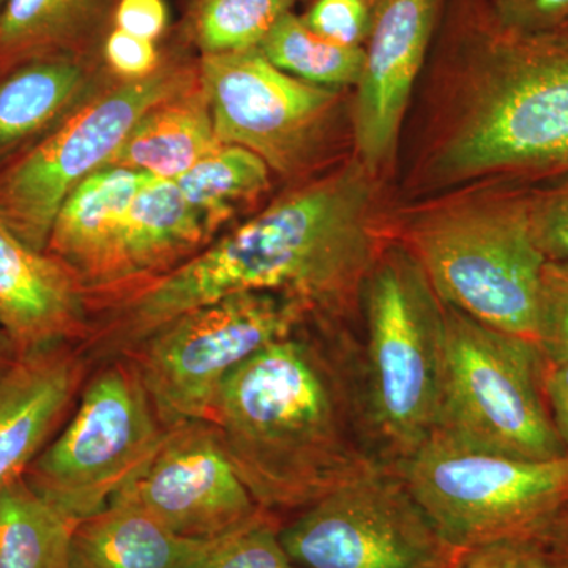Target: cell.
Returning a JSON list of instances; mask_svg holds the SVG:
<instances>
[{
	"mask_svg": "<svg viewBox=\"0 0 568 568\" xmlns=\"http://www.w3.org/2000/svg\"><path fill=\"white\" fill-rule=\"evenodd\" d=\"M22 355L20 347L13 342L2 324H0V379L10 372Z\"/></svg>",
	"mask_w": 568,
	"mask_h": 568,
	"instance_id": "8d00e7d4",
	"label": "cell"
},
{
	"mask_svg": "<svg viewBox=\"0 0 568 568\" xmlns=\"http://www.w3.org/2000/svg\"><path fill=\"white\" fill-rule=\"evenodd\" d=\"M203 89L156 104L138 122L110 166L130 168L156 179L178 181L194 164L222 148Z\"/></svg>",
	"mask_w": 568,
	"mask_h": 568,
	"instance_id": "d6986e66",
	"label": "cell"
},
{
	"mask_svg": "<svg viewBox=\"0 0 568 568\" xmlns=\"http://www.w3.org/2000/svg\"><path fill=\"white\" fill-rule=\"evenodd\" d=\"M536 345L545 361H568V261H547L538 286Z\"/></svg>",
	"mask_w": 568,
	"mask_h": 568,
	"instance_id": "83f0119b",
	"label": "cell"
},
{
	"mask_svg": "<svg viewBox=\"0 0 568 568\" xmlns=\"http://www.w3.org/2000/svg\"><path fill=\"white\" fill-rule=\"evenodd\" d=\"M534 241L547 261H568V178L529 189Z\"/></svg>",
	"mask_w": 568,
	"mask_h": 568,
	"instance_id": "f546056e",
	"label": "cell"
},
{
	"mask_svg": "<svg viewBox=\"0 0 568 568\" xmlns=\"http://www.w3.org/2000/svg\"><path fill=\"white\" fill-rule=\"evenodd\" d=\"M84 358L71 343L24 353L0 379V491L24 477L81 390Z\"/></svg>",
	"mask_w": 568,
	"mask_h": 568,
	"instance_id": "2e32d148",
	"label": "cell"
},
{
	"mask_svg": "<svg viewBox=\"0 0 568 568\" xmlns=\"http://www.w3.org/2000/svg\"><path fill=\"white\" fill-rule=\"evenodd\" d=\"M446 568H568V559L538 536L510 537L454 549Z\"/></svg>",
	"mask_w": 568,
	"mask_h": 568,
	"instance_id": "f1b7e54d",
	"label": "cell"
},
{
	"mask_svg": "<svg viewBox=\"0 0 568 568\" xmlns=\"http://www.w3.org/2000/svg\"><path fill=\"white\" fill-rule=\"evenodd\" d=\"M362 372L381 459L394 465L435 435L446 364V310L405 245L390 239L362 291Z\"/></svg>",
	"mask_w": 568,
	"mask_h": 568,
	"instance_id": "5b68a950",
	"label": "cell"
},
{
	"mask_svg": "<svg viewBox=\"0 0 568 568\" xmlns=\"http://www.w3.org/2000/svg\"><path fill=\"white\" fill-rule=\"evenodd\" d=\"M78 523L24 477L11 481L0 491V568H70Z\"/></svg>",
	"mask_w": 568,
	"mask_h": 568,
	"instance_id": "603a6c76",
	"label": "cell"
},
{
	"mask_svg": "<svg viewBox=\"0 0 568 568\" xmlns=\"http://www.w3.org/2000/svg\"><path fill=\"white\" fill-rule=\"evenodd\" d=\"M3 7H6V0H0V20H2Z\"/></svg>",
	"mask_w": 568,
	"mask_h": 568,
	"instance_id": "f35d334b",
	"label": "cell"
},
{
	"mask_svg": "<svg viewBox=\"0 0 568 568\" xmlns=\"http://www.w3.org/2000/svg\"><path fill=\"white\" fill-rule=\"evenodd\" d=\"M298 568H446L454 549L387 463H377L280 526Z\"/></svg>",
	"mask_w": 568,
	"mask_h": 568,
	"instance_id": "7c38bea8",
	"label": "cell"
},
{
	"mask_svg": "<svg viewBox=\"0 0 568 568\" xmlns=\"http://www.w3.org/2000/svg\"><path fill=\"white\" fill-rule=\"evenodd\" d=\"M168 429L136 366L114 358L89 381L73 416L29 467L26 481L82 521L140 476Z\"/></svg>",
	"mask_w": 568,
	"mask_h": 568,
	"instance_id": "9c48e42d",
	"label": "cell"
},
{
	"mask_svg": "<svg viewBox=\"0 0 568 568\" xmlns=\"http://www.w3.org/2000/svg\"><path fill=\"white\" fill-rule=\"evenodd\" d=\"M88 81L82 55H48L10 69L0 81V152L31 140L62 119Z\"/></svg>",
	"mask_w": 568,
	"mask_h": 568,
	"instance_id": "7402d4cb",
	"label": "cell"
},
{
	"mask_svg": "<svg viewBox=\"0 0 568 568\" xmlns=\"http://www.w3.org/2000/svg\"><path fill=\"white\" fill-rule=\"evenodd\" d=\"M197 84L182 63L122 81L69 115L36 148L0 174V213L33 248L47 252L52 223L84 179L110 166L138 122L156 104Z\"/></svg>",
	"mask_w": 568,
	"mask_h": 568,
	"instance_id": "8fae6325",
	"label": "cell"
},
{
	"mask_svg": "<svg viewBox=\"0 0 568 568\" xmlns=\"http://www.w3.org/2000/svg\"><path fill=\"white\" fill-rule=\"evenodd\" d=\"M260 50L276 69L323 88L355 89L364 71V48L323 39L293 10L278 18Z\"/></svg>",
	"mask_w": 568,
	"mask_h": 568,
	"instance_id": "d4e9b609",
	"label": "cell"
},
{
	"mask_svg": "<svg viewBox=\"0 0 568 568\" xmlns=\"http://www.w3.org/2000/svg\"><path fill=\"white\" fill-rule=\"evenodd\" d=\"M115 497L136 504L175 536L197 541L235 532L265 511L207 420L168 429L152 462Z\"/></svg>",
	"mask_w": 568,
	"mask_h": 568,
	"instance_id": "4fadbf2b",
	"label": "cell"
},
{
	"mask_svg": "<svg viewBox=\"0 0 568 568\" xmlns=\"http://www.w3.org/2000/svg\"><path fill=\"white\" fill-rule=\"evenodd\" d=\"M302 20L325 40L364 48L372 31L373 0H315Z\"/></svg>",
	"mask_w": 568,
	"mask_h": 568,
	"instance_id": "4dcf8cb0",
	"label": "cell"
},
{
	"mask_svg": "<svg viewBox=\"0 0 568 568\" xmlns=\"http://www.w3.org/2000/svg\"><path fill=\"white\" fill-rule=\"evenodd\" d=\"M457 11L407 111L396 204L568 178V44L510 31L485 3L465 0Z\"/></svg>",
	"mask_w": 568,
	"mask_h": 568,
	"instance_id": "7a4b0ae2",
	"label": "cell"
},
{
	"mask_svg": "<svg viewBox=\"0 0 568 568\" xmlns=\"http://www.w3.org/2000/svg\"><path fill=\"white\" fill-rule=\"evenodd\" d=\"M103 55L112 73L122 78V81L151 77L163 65L155 41L134 37L118 28H112L104 37Z\"/></svg>",
	"mask_w": 568,
	"mask_h": 568,
	"instance_id": "d6a6232c",
	"label": "cell"
},
{
	"mask_svg": "<svg viewBox=\"0 0 568 568\" xmlns=\"http://www.w3.org/2000/svg\"><path fill=\"white\" fill-rule=\"evenodd\" d=\"M312 320L295 298L227 295L164 324L125 355L166 428L207 420L224 377L257 351Z\"/></svg>",
	"mask_w": 568,
	"mask_h": 568,
	"instance_id": "30bf717a",
	"label": "cell"
},
{
	"mask_svg": "<svg viewBox=\"0 0 568 568\" xmlns=\"http://www.w3.org/2000/svg\"><path fill=\"white\" fill-rule=\"evenodd\" d=\"M544 390L552 424L568 455V361L559 364L545 361Z\"/></svg>",
	"mask_w": 568,
	"mask_h": 568,
	"instance_id": "e575fe53",
	"label": "cell"
},
{
	"mask_svg": "<svg viewBox=\"0 0 568 568\" xmlns=\"http://www.w3.org/2000/svg\"><path fill=\"white\" fill-rule=\"evenodd\" d=\"M175 183L212 235L241 205L260 200L271 190L272 171L248 149L223 144Z\"/></svg>",
	"mask_w": 568,
	"mask_h": 568,
	"instance_id": "cb8c5ba5",
	"label": "cell"
},
{
	"mask_svg": "<svg viewBox=\"0 0 568 568\" xmlns=\"http://www.w3.org/2000/svg\"><path fill=\"white\" fill-rule=\"evenodd\" d=\"M538 537L544 538L549 547L568 559V504L549 521L547 528L538 534Z\"/></svg>",
	"mask_w": 568,
	"mask_h": 568,
	"instance_id": "d590c367",
	"label": "cell"
},
{
	"mask_svg": "<svg viewBox=\"0 0 568 568\" xmlns=\"http://www.w3.org/2000/svg\"><path fill=\"white\" fill-rule=\"evenodd\" d=\"M119 0H6L0 67L48 55H82L112 21Z\"/></svg>",
	"mask_w": 568,
	"mask_h": 568,
	"instance_id": "44dd1931",
	"label": "cell"
},
{
	"mask_svg": "<svg viewBox=\"0 0 568 568\" xmlns=\"http://www.w3.org/2000/svg\"><path fill=\"white\" fill-rule=\"evenodd\" d=\"M278 529L276 515L263 511L244 528L205 541L173 568H298L284 551Z\"/></svg>",
	"mask_w": 568,
	"mask_h": 568,
	"instance_id": "4316f807",
	"label": "cell"
},
{
	"mask_svg": "<svg viewBox=\"0 0 568 568\" xmlns=\"http://www.w3.org/2000/svg\"><path fill=\"white\" fill-rule=\"evenodd\" d=\"M152 175L104 166L84 179L58 212L47 252L77 276L84 291L118 284V244L133 197Z\"/></svg>",
	"mask_w": 568,
	"mask_h": 568,
	"instance_id": "e0dca14e",
	"label": "cell"
},
{
	"mask_svg": "<svg viewBox=\"0 0 568 568\" xmlns=\"http://www.w3.org/2000/svg\"><path fill=\"white\" fill-rule=\"evenodd\" d=\"M529 189L480 183L392 203L390 233L413 253L444 304L536 343L547 260L530 230Z\"/></svg>",
	"mask_w": 568,
	"mask_h": 568,
	"instance_id": "277c9868",
	"label": "cell"
},
{
	"mask_svg": "<svg viewBox=\"0 0 568 568\" xmlns=\"http://www.w3.org/2000/svg\"><path fill=\"white\" fill-rule=\"evenodd\" d=\"M211 237L175 181L151 178L133 197L118 244V283L163 275ZM185 260V261H186Z\"/></svg>",
	"mask_w": 568,
	"mask_h": 568,
	"instance_id": "ac0fdd59",
	"label": "cell"
},
{
	"mask_svg": "<svg viewBox=\"0 0 568 568\" xmlns=\"http://www.w3.org/2000/svg\"><path fill=\"white\" fill-rule=\"evenodd\" d=\"M204 544L175 536L136 504L115 497L78 523L70 568H173Z\"/></svg>",
	"mask_w": 568,
	"mask_h": 568,
	"instance_id": "ffe728a7",
	"label": "cell"
},
{
	"mask_svg": "<svg viewBox=\"0 0 568 568\" xmlns=\"http://www.w3.org/2000/svg\"><path fill=\"white\" fill-rule=\"evenodd\" d=\"M297 0H196L192 37L203 55L260 48L278 18Z\"/></svg>",
	"mask_w": 568,
	"mask_h": 568,
	"instance_id": "484cf974",
	"label": "cell"
},
{
	"mask_svg": "<svg viewBox=\"0 0 568 568\" xmlns=\"http://www.w3.org/2000/svg\"><path fill=\"white\" fill-rule=\"evenodd\" d=\"M392 466L452 549L538 536L568 504V457L514 458L432 437Z\"/></svg>",
	"mask_w": 568,
	"mask_h": 568,
	"instance_id": "ba28073f",
	"label": "cell"
},
{
	"mask_svg": "<svg viewBox=\"0 0 568 568\" xmlns=\"http://www.w3.org/2000/svg\"><path fill=\"white\" fill-rule=\"evenodd\" d=\"M444 304V302H443ZM446 364L433 437L521 459L568 457L544 390L536 343L496 331L444 304Z\"/></svg>",
	"mask_w": 568,
	"mask_h": 568,
	"instance_id": "52a82bcc",
	"label": "cell"
},
{
	"mask_svg": "<svg viewBox=\"0 0 568 568\" xmlns=\"http://www.w3.org/2000/svg\"><path fill=\"white\" fill-rule=\"evenodd\" d=\"M446 0H373L353 97L354 155L390 185L407 111L443 22ZM392 186V185H390Z\"/></svg>",
	"mask_w": 568,
	"mask_h": 568,
	"instance_id": "5bb4252c",
	"label": "cell"
},
{
	"mask_svg": "<svg viewBox=\"0 0 568 568\" xmlns=\"http://www.w3.org/2000/svg\"><path fill=\"white\" fill-rule=\"evenodd\" d=\"M112 22L123 32L155 41L166 31L168 7L164 0H119Z\"/></svg>",
	"mask_w": 568,
	"mask_h": 568,
	"instance_id": "836d02e7",
	"label": "cell"
},
{
	"mask_svg": "<svg viewBox=\"0 0 568 568\" xmlns=\"http://www.w3.org/2000/svg\"><path fill=\"white\" fill-rule=\"evenodd\" d=\"M491 11L500 26L528 36L568 24V0H493Z\"/></svg>",
	"mask_w": 568,
	"mask_h": 568,
	"instance_id": "1f68e13d",
	"label": "cell"
},
{
	"mask_svg": "<svg viewBox=\"0 0 568 568\" xmlns=\"http://www.w3.org/2000/svg\"><path fill=\"white\" fill-rule=\"evenodd\" d=\"M84 294L61 261L33 248L0 213V324L22 354L82 338Z\"/></svg>",
	"mask_w": 568,
	"mask_h": 568,
	"instance_id": "9a60e30c",
	"label": "cell"
},
{
	"mask_svg": "<svg viewBox=\"0 0 568 568\" xmlns=\"http://www.w3.org/2000/svg\"><path fill=\"white\" fill-rule=\"evenodd\" d=\"M556 39L562 41V43L568 44V24L562 26V28L558 29V31L549 32Z\"/></svg>",
	"mask_w": 568,
	"mask_h": 568,
	"instance_id": "74e56055",
	"label": "cell"
},
{
	"mask_svg": "<svg viewBox=\"0 0 568 568\" xmlns=\"http://www.w3.org/2000/svg\"><path fill=\"white\" fill-rule=\"evenodd\" d=\"M197 82L220 142L256 153L293 185L354 155V89L291 77L260 48L203 55Z\"/></svg>",
	"mask_w": 568,
	"mask_h": 568,
	"instance_id": "8992f818",
	"label": "cell"
},
{
	"mask_svg": "<svg viewBox=\"0 0 568 568\" xmlns=\"http://www.w3.org/2000/svg\"><path fill=\"white\" fill-rule=\"evenodd\" d=\"M207 422L268 514L302 510L384 463L366 413L361 336L312 320L224 377Z\"/></svg>",
	"mask_w": 568,
	"mask_h": 568,
	"instance_id": "3957f363",
	"label": "cell"
},
{
	"mask_svg": "<svg viewBox=\"0 0 568 568\" xmlns=\"http://www.w3.org/2000/svg\"><path fill=\"white\" fill-rule=\"evenodd\" d=\"M392 186L355 155L276 197L122 301L93 338L97 357H125L175 317L227 295L295 298L316 323L358 332L362 291L390 241Z\"/></svg>",
	"mask_w": 568,
	"mask_h": 568,
	"instance_id": "6da1fadb",
	"label": "cell"
}]
</instances>
